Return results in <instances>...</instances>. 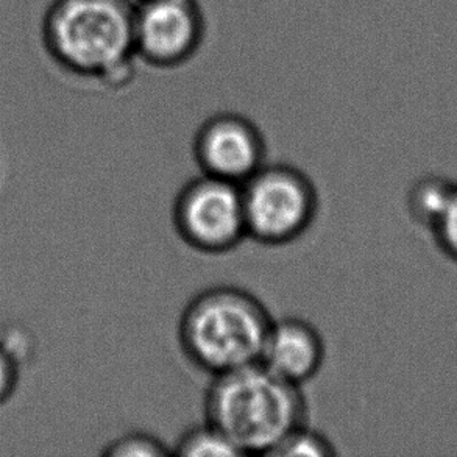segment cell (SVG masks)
I'll return each instance as SVG.
<instances>
[{"label":"cell","instance_id":"obj_1","mask_svg":"<svg viewBox=\"0 0 457 457\" xmlns=\"http://www.w3.org/2000/svg\"><path fill=\"white\" fill-rule=\"evenodd\" d=\"M135 8L131 0H52L41 21L46 55L77 80L125 87L137 58Z\"/></svg>","mask_w":457,"mask_h":457},{"label":"cell","instance_id":"obj_2","mask_svg":"<svg viewBox=\"0 0 457 457\" xmlns=\"http://www.w3.org/2000/svg\"><path fill=\"white\" fill-rule=\"evenodd\" d=\"M306 411L302 387L261 362L212 377L204 395L206 421L242 456H270L292 431L303 427Z\"/></svg>","mask_w":457,"mask_h":457},{"label":"cell","instance_id":"obj_3","mask_svg":"<svg viewBox=\"0 0 457 457\" xmlns=\"http://www.w3.org/2000/svg\"><path fill=\"white\" fill-rule=\"evenodd\" d=\"M272 321L253 294L236 286H214L183 309L179 346L197 369L216 377L260 362Z\"/></svg>","mask_w":457,"mask_h":457},{"label":"cell","instance_id":"obj_4","mask_svg":"<svg viewBox=\"0 0 457 457\" xmlns=\"http://www.w3.org/2000/svg\"><path fill=\"white\" fill-rule=\"evenodd\" d=\"M241 187L247 237L262 245L297 241L317 216L314 183L297 167L266 162Z\"/></svg>","mask_w":457,"mask_h":457},{"label":"cell","instance_id":"obj_5","mask_svg":"<svg viewBox=\"0 0 457 457\" xmlns=\"http://www.w3.org/2000/svg\"><path fill=\"white\" fill-rule=\"evenodd\" d=\"M173 227L200 253L223 254L247 237L242 187L202 173L173 202Z\"/></svg>","mask_w":457,"mask_h":457},{"label":"cell","instance_id":"obj_6","mask_svg":"<svg viewBox=\"0 0 457 457\" xmlns=\"http://www.w3.org/2000/svg\"><path fill=\"white\" fill-rule=\"evenodd\" d=\"M204 37L197 0H144L135 8V50L150 66L183 64L195 55Z\"/></svg>","mask_w":457,"mask_h":457},{"label":"cell","instance_id":"obj_7","mask_svg":"<svg viewBox=\"0 0 457 457\" xmlns=\"http://www.w3.org/2000/svg\"><path fill=\"white\" fill-rule=\"evenodd\" d=\"M194 156L204 175L242 186L266 164V139L245 116L220 112L198 129Z\"/></svg>","mask_w":457,"mask_h":457},{"label":"cell","instance_id":"obj_8","mask_svg":"<svg viewBox=\"0 0 457 457\" xmlns=\"http://www.w3.org/2000/svg\"><path fill=\"white\" fill-rule=\"evenodd\" d=\"M323 361L325 342L314 325L297 317L272 321L260 362L277 377L302 387L320 371Z\"/></svg>","mask_w":457,"mask_h":457},{"label":"cell","instance_id":"obj_9","mask_svg":"<svg viewBox=\"0 0 457 457\" xmlns=\"http://www.w3.org/2000/svg\"><path fill=\"white\" fill-rule=\"evenodd\" d=\"M453 189V183L439 177L419 179L408 195V210L415 222L434 228L450 202Z\"/></svg>","mask_w":457,"mask_h":457},{"label":"cell","instance_id":"obj_10","mask_svg":"<svg viewBox=\"0 0 457 457\" xmlns=\"http://www.w3.org/2000/svg\"><path fill=\"white\" fill-rule=\"evenodd\" d=\"M172 454L183 457H236L242 456L235 444L210 421L192 427L179 436Z\"/></svg>","mask_w":457,"mask_h":457},{"label":"cell","instance_id":"obj_11","mask_svg":"<svg viewBox=\"0 0 457 457\" xmlns=\"http://www.w3.org/2000/svg\"><path fill=\"white\" fill-rule=\"evenodd\" d=\"M333 444L321 434L311 431L306 425L292 431L270 456L277 457H328L336 456Z\"/></svg>","mask_w":457,"mask_h":457},{"label":"cell","instance_id":"obj_12","mask_svg":"<svg viewBox=\"0 0 457 457\" xmlns=\"http://www.w3.org/2000/svg\"><path fill=\"white\" fill-rule=\"evenodd\" d=\"M106 457L172 456V450L145 433H129L112 440L102 450Z\"/></svg>","mask_w":457,"mask_h":457},{"label":"cell","instance_id":"obj_13","mask_svg":"<svg viewBox=\"0 0 457 457\" xmlns=\"http://www.w3.org/2000/svg\"><path fill=\"white\" fill-rule=\"evenodd\" d=\"M21 358L4 337H0V406L10 402L18 389Z\"/></svg>","mask_w":457,"mask_h":457},{"label":"cell","instance_id":"obj_14","mask_svg":"<svg viewBox=\"0 0 457 457\" xmlns=\"http://www.w3.org/2000/svg\"><path fill=\"white\" fill-rule=\"evenodd\" d=\"M433 229L440 247L457 260V185H454L450 202Z\"/></svg>","mask_w":457,"mask_h":457},{"label":"cell","instance_id":"obj_15","mask_svg":"<svg viewBox=\"0 0 457 457\" xmlns=\"http://www.w3.org/2000/svg\"><path fill=\"white\" fill-rule=\"evenodd\" d=\"M139 2H144V0H139Z\"/></svg>","mask_w":457,"mask_h":457}]
</instances>
